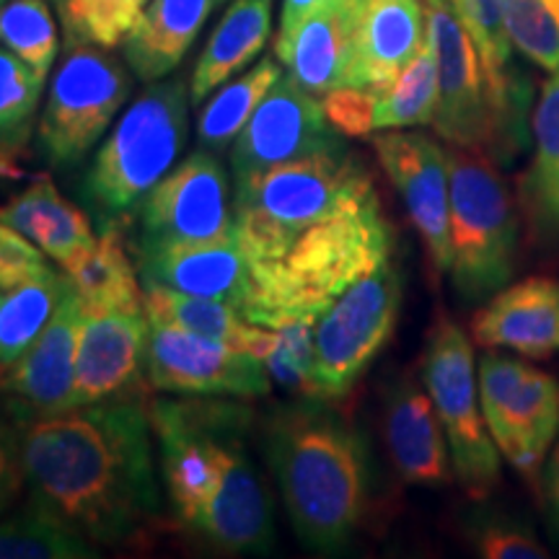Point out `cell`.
<instances>
[{"label": "cell", "instance_id": "cell-36", "mask_svg": "<svg viewBox=\"0 0 559 559\" xmlns=\"http://www.w3.org/2000/svg\"><path fill=\"white\" fill-rule=\"evenodd\" d=\"M317 321L313 317H290L280 321L275 342L262 362L272 383L300 400H319L317 389Z\"/></svg>", "mask_w": 559, "mask_h": 559}, {"label": "cell", "instance_id": "cell-33", "mask_svg": "<svg viewBox=\"0 0 559 559\" xmlns=\"http://www.w3.org/2000/svg\"><path fill=\"white\" fill-rule=\"evenodd\" d=\"M283 70L277 66V58H264L254 68L239 75L236 81L223 83L218 94L202 107L198 117V143L205 151H226L254 109L260 107L267 91L275 86Z\"/></svg>", "mask_w": 559, "mask_h": 559}, {"label": "cell", "instance_id": "cell-32", "mask_svg": "<svg viewBox=\"0 0 559 559\" xmlns=\"http://www.w3.org/2000/svg\"><path fill=\"white\" fill-rule=\"evenodd\" d=\"M66 288L68 275L52 267L19 288L0 290V368L13 366L45 332Z\"/></svg>", "mask_w": 559, "mask_h": 559}, {"label": "cell", "instance_id": "cell-28", "mask_svg": "<svg viewBox=\"0 0 559 559\" xmlns=\"http://www.w3.org/2000/svg\"><path fill=\"white\" fill-rule=\"evenodd\" d=\"M143 311L151 324H169L223 345L247 349L264 358L275 342V330L251 324L239 309L218 298L190 296L169 288H143Z\"/></svg>", "mask_w": 559, "mask_h": 559}, {"label": "cell", "instance_id": "cell-18", "mask_svg": "<svg viewBox=\"0 0 559 559\" xmlns=\"http://www.w3.org/2000/svg\"><path fill=\"white\" fill-rule=\"evenodd\" d=\"M151 321L145 311L86 313L75 358L70 409L135 400L145 373Z\"/></svg>", "mask_w": 559, "mask_h": 559}, {"label": "cell", "instance_id": "cell-24", "mask_svg": "<svg viewBox=\"0 0 559 559\" xmlns=\"http://www.w3.org/2000/svg\"><path fill=\"white\" fill-rule=\"evenodd\" d=\"M383 430L391 464L407 485H451L453 461L449 440L428 391L419 389L412 379L396 383L386 402Z\"/></svg>", "mask_w": 559, "mask_h": 559}, {"label": "cell", "instance_id": "cell-15", "mask_svg": "<svg viewBox=\"0 0 559 559\" xmlns=\"http://www.w3.org/2000/svg\"><path fill=\"white\" fill-rule=\"evenodd\" d=\"M86 309L68 280L50 324L21 358L0 368V400L16 430L70 409Z\"/></svg>", "mask_w": 559, "mask_h": 559}, {"label": "cell", "instance_id": "cell-13", "mask_svg": "<svg viewBox=\"0 0 559 559\" xmlns=\"http://www.w3.org/2000/svg\"><path fill=\"white\" fill-rule=\"evenodd\" d=\"M145 379L156 391L179 396L257 400L272 389L257 355L169 324H151Z\"/></svg>", "mask_w": 559, "mask_h": 559}, {"label": "cell", "instance_id": "cell-10", "mask_svg": "<svg viewBox=\"0 0 559 559\" xmlns=\"http://www.w3.org/2000/svg\"><path fill=\"white\" fill-rule=\"evenodd\" d=\"M402 275L386 260L326 306L317 321L319 400L349 394L376 355L386 347L402 309Z\"/></svg>", "mask_w": 559, "mask_h": 559}, {"label": "cell", "instance_id": "cell-25", "mask_svg": "<svg viewBox=\"0 0 559 559\" xmlns=\"http://www.w3.org/2000/svg\"><path fill=\"white\" fill-rule=\"evenodd\" d=\"M218 0H151L122 41L130 73L156 83L179 68Z\"/></svg>", "mask_w": 559, "mask_h": 559}, {"label": "cell", "instance_id": "cell-16", "mask_svg": "<svg viewBox=\"0 0 559 559\" xmlns=\"http://www.w3.org/2000/svg\"><path fill=\"white\" fill-rule=\"evenodd\" d=\"M425 11L438 52V109L432 128L456 148L495 153L498 132L469 34L449 0H425Z\"/></svg>", "mask_w": 559, "mask_h": 559}, {"label": "cell", "instance_id": "cell-6", "mask_svg": "<svg viewBox=\"0 0 559 559\" xmlns=\"http://www.w3.org/2000/svg\"><path fill=\"white\" fill-rule=\"evenodd\" d=\"M379 200L373 179L345 143L288 160L234 190L236 239L249 270L270 264L300 230Z\"/></svg>", "mask_w": 559, "mask_h": 559}, {"label": "cell", "instance_id": "cell-8", "mask_svg": "<svg viewBox=\"0 0 559 559\" xmlns=\"http://www.w3.org/2000/svg\"><path fill=\"white\" fill-rule=\"evenodd\" d=\"M130 91L128 68L107 47H66L37 124L41 158L60 171L81 164L115 122Z\"/></svg>", "mask_w": 559, "mask_h": 559}, {"label": "cell", "instance_id": "cell-46", "mask_svg": "<svg viewBox=\"0 0 559 559\" xmlns=\"http://www.w3.org/2000/svg\"><path fill=\"white\" fill-rule=\"evenodd\" d=\"M0 174H11V166L5 164V158H3V156H0Z\"/></svg>", "mask_w": 559, "mask_h": 559}, {"label": "cell", "instance_id": "cell-5", "mask_svg": "<svg viewBox=\"0 0 559 559\" xmlns=\"http://www.w3.org/2000/svg\"><path fill=\"white\" fill-rule=\"evenodd\" d=\"M190 102L185 79L156 81L117 120L79 185L81 205L99 230L130 226L153 187L177 166Z\"/></svg>", "mask_w": 559, "mask_h": 559}, {"label": "cell", "instance_id": "cell-11", "mask_svg": "<svg viewBox=\"0 0 559 559\" xmlns=\"http://www.w3.org/2000/svg\"><path fill=\"white\" fill-rule=\"evenodd\" d=\"M479 400L495 445L528 481L559 436V383L544 370L510 355L479 360Z\"/></svg>", "mask_w": 559, "mask_h": 559}, {"label": "cell", "instance_id": "cell-44", "mask_svg": "<svg viewBox=\"0 0 559 559\" xmlns=\"http://www.w3.org/2000/svg\"><path fill=\"white\" fill-rule=\"evenodd\" d=\"M544 500H547V513L551 528L559 536V436L547 464H544Z\"/></svg>", "mask_w": 559, "mask_h": 559}, {"label": "cell", "instance_id": "cell-35", "mask_svg": "<svg viewBox=\"0 0 559 559\" xmlns=\"http://www.w3.org/2000/svg\"><path fill=\"white\" fill-rule=\"evenodd\" d=\"M66 47L122 45L151 0H52Z\"/></svg>", "mask_w": 559, "mask_h": 559}, {"label": "cell", "instance_id": "cell-38", "mask_svg": "<svg viewBox=\"0 0 559 559\" xmlns=\"http://www.w3.org/2000/svg\"><path fill=\"white\" fill-rule=\"evenodd\" d=\"M0 45L47 79L58 58V26L47 0H9L0 5Z\"/></svg>", "mask_w": 559, "mask_h": 559}, {"label": "cell", "instance_id": "cell-20", "mask_svg": "<svg viewBox=\"0 0 559 559\" xmlns=\"http://www.w3.org/2000/svg\"><path fill=\"white\" fill-rule=\"evenodd\" d=\"M508 0H453L461 24L477 50L481 73H485L487 99L492 107L495 132H498V158L508 160L526 143L523 135V107L528 88L519 83L513 70V39L506 21Z\"/></svg>", "mask_w": 559, "mask_h": 559}, {"label": "cell", "instance_id": "cell-4", "mask_svg": "<svg viewBox=\"0 0 559 559\" xmlns=\"http://www.w3.org/2000/svg\"><path fill=\"white\" fill-rule=\"evenodd\" d=\"M391 249L394 228L379 200L313 223L251 272L254 300L247 319L270 330L290 317L319 319L340 293L391 260Z\"/></svg>", "mask_w": 559, "mask_h": 559}, {"label": "cell", "instance_id": "cell-34", "mask_svg": "<svg viewBox=\"0 0 559 559\" xmlns=\"http://www.w3.org/2000/svg\"><path fill=\"white\" fill-rule=\"evenodd\" d=\"M438 109V52L428 39L419 52L407 62L394 86L376 96L373 128L379 130H407L419 124H432Z\"/></svg>", "mask_w": 559, "mask_h": 559}, {"label": "cell", "instance_id": "cell-14", "mask_svg": "<svg viewBox=\"0 0 559 559\" xmlns=\"http://www.w3.org/2000/svg\"><path fill=\"white\" fill-rule=\"evenodd\" d=\"M342 145L340 132L326 120L324 104L298 86L290 75H280L260 107L243 124L230 151L234 190L262 179L288 160Z\"/></svg>", "mask_w": 559, "mask_h": 559}, {"label": "cell", "instance_id": "cell-26", "mask_svg": "<svg viewBox=\"0 0 559 559\" xmlns=\"http://www.w3.org/2000/svg\"><path fill=\"white\" fill-rule=\"evenodd\" d=\"M0 221L21 230L60 267L86 251L96 239L86 210L62 198L50 179L34 181L5 202L0 207Z\"/></svg>", "mask_w": 559, "mask_h": 559}, {"label": "cell", "instance_id": "cell-39", "mask_svg": "<svg viewBox=\"0 0 559 559\" xmlns=\"http://www.w3.org/2000/svg\"><path fill=\"white\" fill-rule=\"evenodd\" d=\"M506 21L523 58L549 73L559 70V0H508Z\"/></svg>", "mask_w": 559, "mask_h": 559}, {"label": "cell", "instance_id": "cell-12", "mask_svg": "<svg viewBox=\"0 0 559 559\" xmlns=\"http://www.w3.org/2000/svg\"><path fill=\"white\" fill-rule=\"evenodd\" d=\"M135 254L174 247H207L236 239L228 174L213 151L198 148L153 187L138 213Z\"/></svg>", "mask_w": 559, "mask_h": 559}, {"label": "cell", "instance_id": "cell-40", "mask_svg": "<svg viewBox=\"0 0 559 559\" xmlns=\"http://www.w3.org/2000/svg\"><path fill=\"white\" fill-rule=\"evenodd\" d=\"M474 547L479 557L487 559H547L549 551L542 547L523 523L513 519H492L479 521L474 526Z\"/></svg>", "mask_w": 559, "mask_h": 559}, {"label": "cell", "instance_id": "cell-7", "mask_svg": "<svg viewBox=\"0 0 559 559\" xmlns=\"http://www.w3.org/2000/svg\"><path fill=\"white\" fill-rule=\"evenodd\" d=\"M451 280L466 304L492 298L519 267V213L487 153L449 151Z\"/></svg>", "mask_w": 559, "mask_h": 559}, {"label": "cell", "instance_id": "cell-30", "mask_svg": "<svg viewBox=\"0 0 559 559\" xmlns=\"http://www.w3.org/2000/svg\"><path fill=\"white\" fill-rule=\"evenodd\" d=\"M60 270L73 283L86 313L143 309V283L120 228L99 230L94 243Z\"/></svg>", "mask_w": 559, "mask_h": 559}, {"label": "cell", "instance_id": "cell-1", "mask_svg": "<svg viewBox=\"0 0 559 559\" xmlns=\"http://www.w3.org/2000/svg\"><path fill=\"white\" fill-rule=\"evenodd\" d=\"M24 485L99 547L156 519L160 487L148 407L111 400L39 419L16 438Z\"/></svg>", "mask_w": 559, "mask_h": 559}, {"label": "cell", "instance_id": "cell-17", "mask_svg": "<svg viewBox=\"0 0 559 559\" xmlns=\"http://www.w3.org/2000/svg\"><path fill=\"white\" fill-rule=\"evenodd\" d=\"M376 156L396 187L438 272L451 264V171L449 151L423 132L381 130Z\"/></svg>", "mask_w": 559, "mask_h": 559}, {"label": "cell", "instance_id": "cell-3", "mask_svg": "<svg viewBox=\"0 0 559 559\" xmlns=\"http://www.w3.org/2000/svg\"><path fill=\"white\" fill-rule=\"evenodd\" d=\"M264 456L290 526L319 555L345 549L368 502L358 430L324 400H300L264 423Z\"/></svg>", "mask_w": 559, "mask_h": 559}, {"label": "cell", "instance_id": "cell-19", "mask_svg": "<svg viewBox=\"0 0 559 559\" xmlns=\"http://www.w3.org/2000/svg\"><path fill=\"white\" fill-rule=\"evenodd\" d=\"M362 0H330L288 34H275L272 52L313 96L347 88L355 62Z\"/></svg>", "mask_w": 559, "mask_h": 559}, {"label": "cell", "instance_id": "cell-31", "mask_svg": "<svg viewBox=\"0 0 559 559\" xmlns=\"http://www.w3.org/2000/svg\"><path fill=\"white\" fill-rule=\"evenodd\" d=\"M96 544L68 519L32 498L0 519V559H94Z\"/></svg>", "mask_w": 559, "mask_h": 559}, {"label": "cell", "instance_id": "cell-43", "mask_svg": "<svg viewBox=\"0 0 559 559\" xmlns=\"http://www.w3.org/2000/svg\"><path fill=\"white\" fill-rule=\"evenodd\" d=\"M21 485H24V472H21L16 440H11L9 430L0 425V519L9 513Z\"/></svg>", "mask_w": 559, "mask_h": 559}, {"label": "cell", "instance_id": "cell-42", "mask_svg": "<svg viewBox=\"0 0 559 559\" xmlns=\"http://www.w3.org/2000/svg\"><path fill=\"white\" fill-rule=\"evenodd\" d=\"M373 91L366 88H337L324 96V115L332 122V128L340 135L349 138H366L373 128V111H376Z\"/></svg>", "mask_w": 559, "mask_h": 559}, {"label": "cell", "instance_id": "cell-47", "mask_svg": "<svg viewBox=\"0 0 559 559\" xmlns=\"http://www.w3.org/2000/svg\"><path fill=\"white\" fill-rule=\"evenodd\" d=\"M3 3H9V0H0V5H3Z\"/></svg>", "mask_w": 559, "mask_h": 559}, {"label": "cell", "instance_id": "cell-9", "mask_svg": "<svg viewBox=\"0 0 559 559\" xmlns=\"http://www.w3.org/2000/svg\"><path fill=\"white\" fill-rule=\"evenodd\" d=\"M423 383L445 430L453 474L469 498H487L500 481V451L481 412L472 342L445 317L430 330Z\"/></svg>", "mask_w": 559, "mask_h": 559}, {"label": "cell", "instance_id": "cell-21", "mask_svg": "<svg viewBox=\"0 0 559 559\" xmlns=\"http://www.w3.org/2000/svg\"><path fill=\"white\" fill-rule=\"evenodd\" d=\"M138 275L143 288H169L190 296L218 298L247 317L254 300V280L239 239L207 247L140 251Z\"/></svg>", "mask_w": 559, "mask_h": 559}, {"label": "cell", "instance_id": "cell-23", "mask_svg": "<svg viewBox=\"0 0 559 559\" xmlns=\"http://www.w3.org/2000/svg\"><path fill=\"white\" fill-rule=\"evenodd\" d=\"M428 39L419 0H362L347 88L383 94Z\"/></svg>", "mask_w": 559, "mask_h": 559}, {"label": "cell", "instance_id": "cell-22", "mask_svg": "<svg viewBox=\"0 0 559 559\" xmlns=\"http://www.w3.org/2000/svg\"><path fill=\"white\" fill-rule=\"evenodd\" d=\"M474 340L481 347H506L526 358L559 353V283L526 277L495 293L474 317Z\"/></svg>", "mask_w": 559, "mask_h": 559}, {"label": "cell", "instance_id": "cell-45", "mask_svg": "<svg viewBox=\"0 0 559 559\" xmlns=\"http://www.w3.org/2000/svg\"><path fill=\"white\" fill-rule=\"evenodd\" d=\"M330 0H283V13H280V29L277 34H288L296 29V26L306 16H311L313 11L321 9Z\"/></svg>", "mask_w": 559, "mask_h": 559}, {"label": "cell", "instance_id": "cell-37", "mask_svg": "<svg viewBox=\"0 0 559 559\" xmlns=\"http://www.w3.org/2000/svg\"><path fill=\"white\" fill-rule=\"evenodd\" d=\"M45 79L0 47V156L11 158L29 143Z\"/></svg>", "mask_w": 559, "mask_h": 559}, {"label": "cell", "instance_id": "cell-27", "mask_svg": "<svg viewBox=\"0 0 559 559\" xmlns=\"http://www.w3.org/2000/svg\"><path fill=\"white\" fill-rule=\"evenodd\" d=\"M270 32L272 0H234L223 13L221 24L210 34L198 66L192 70V104L205 102L215 88H221L241 68H247L267 45Z\"/></svg>", "mask_w": 559, "mask_h": 559}, {"label": "cell", "instance_id": "cell-29", "mask_svg": "<svg viewBox=\"0 0 559 559\" xmlns=\"http://www.w3.org/2000/svg\"><path fill=\"white\" fill-rule=\"evenodd\" d=\"M521 207L534 239L559 243V70L534 111V158L521 179Z\"/></svg>", "mask_w": 559, "mask_h": 559}, {"label": "cell", "instance_id": "cell-2", "mask_svg": "<svg viewBox=\"0 0 559 559\" xmlns=\"http://www.w3.org/2000/svg\"><path fill=\"white\" fill-rule=\"evenodd\" d=\"M145 407L177 519L223 555H267L275 510L249 453L247 404L200 396Z\"/></svg>", "mask_w": 559, "mask_h": 559}, {"label": "cell", "instance_id": "cell-41", "mask_svg": "<svg viewBox=\"0 0 559 559\" xmlns=\"http://www.w3.org/2000/svg\"><path fill=\"white\" fill-rule=\"evenodd\" d=\"M50 257L21 230L0 221V290L19 288L29 280L50 272Z\"/></svg>", "mask_w": 559, "mask_h": 559}]
</instances>
